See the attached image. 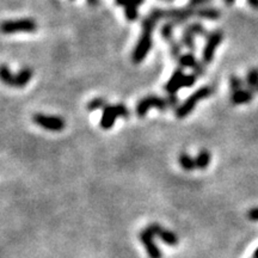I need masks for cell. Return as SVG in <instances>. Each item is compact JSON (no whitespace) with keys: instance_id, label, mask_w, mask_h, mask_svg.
<instances>
[{"instance_id":"17","label":"cell","mask_w":258,"mask_h":258,"mask_svg":"<svg viewBox=\"0 0 258 258\" xmlns=\"http://www.w3.org/2000/svg\"><path fill=\"white\" fill-rule=\"evenodd\" d=\"M182 31L191 34V35L194 36H202V37H207L209 34L207 33V30H206V28L199 22H193L184 25V28H183Z\"/></svg>"},{"instance_id":"14","label":"cell","mask_w":258,"mask_h":258,"mask_svg":"<svg viewBox=\"0 0 258 258\" xmlns=\"http://www.w3.org/2000/svg\"><path fill=\"white\" fill-rule=\"evenodd\" d=\"M220 16H221V12L216 7L201 6L196 7V10H195V17L207 19V21H216L220 18Z\"/></svg>"},{"instance_id":"30","label":"cell","mask_w":258,"mask_h":258,"mask_svg":"<svg viewBox=\"0 0 258 258\" xmlns=\"http://www.w3.org/2000/svg\"><path fill=\"white\" fill-rule=\"evenodd\" d=\"M212 0H189L188 5L191 7H201V6H205L206 4L211 2Z\"/></svg>"},{"instance_id":"15","label":"cell","mask_w":258,"mask_h":258,"mask_svg":"<svg viewBox=\"0 0 258 258\" xmlns=\"http://www.w3.org/2000/svg\"><path fill=\"white\" fill-rule=\"evenodd\" d=\"M145 2V0H128L125 5V16L129 22H135L139 17V6Z\"/></svg>"},{"instance_id":"22","label":"cell","mask_w":258,"mask_h":258,"mask_svg":"<svg viewBox=\"0 0 258 258\" xmlns=\"http://www.w3.org/2000/svg\"><path fill=\"white\" fill-rule=\"evenodd\" d=\"M245 84L248 85L249 88L254 90L255 92L258 91V68H251L246 73Z\"/></svg>"},{"instance_id":"4","label":"cell","mask_w":258,"mask_h":258,"mask_svg":"<svg viewBox=\"0 0 258 258\" xmlns=\"http://www.w3.org/2000/svg\"><path fill=\"white\" fill-rule=\"evenodd\" d=\"M152 31L142 30L141 36L137 41L133 53H131V61L134 64H140L145 60L147 54L150 53L152 45H153V40H152Z\"/></svg>"},{"instance_id":"20","label":"cell","mask_w":258,"mask_h":258,"mask_svg":"<svg viewBox=\"0 0 258 258\" xmlns=\"http://www.w3.org/2000/svg\"><path fill=\"white\" fill-rule=\"evenodd\" d=\"M174 27H176V25H174L173 23L170 22V21H166L164 24L160 27V30H159L160 36H162L163 40H165V41L168 43L170 42L171 40L174 39V37H173Z\"/></svg>"},{"instance_id":"33","label":"cell","mask_w":258,"mask_h":258,"mask_svg":"<svg viewBox=\"0 0 258 258\" xmlns=\"http://www.w3.org/2000/svg\"><path fill=\"white\" fill-rule=\"evenodd\" d=\"M128 0H114L115 5H117V6H125L126 4H127Z\"/></svg>"},{"instance_id":"29","label":"cell","mask_w":258,"mask_h":258,"mask_svg":"<svg viewBox=\"0 0 258 258\" xmlns=\"http://www.w3.org/2000/svg\"><path fill=\"white\" fill-rule=\"evenodd\" d=\"M197 80V76L195 73H190V74H185L184 78H183V83L182 86L183 87H191Z\"/></svg>"},{"instance_id":"25","label":"cell","mask_w":258,"mask_h":258,"mask_svg":"<svg viewBox=\"0 0 258 258\" xmlns=\"http://www.w3.org/2000/svg\"><path fill=\"white\" fill-rule=\"evenodd\" d=\"M169 47H170V55L172 59L177 60L180 55H182L183 44L180 43V41H177L176 39L171 40V41L169 42Z\"/></svg>"},{"instance_id":"31","label":"cell","mask_w":258,"mask_h":258,"mask_svg":"<svg viewBox=\"0 0 258 258\" xmlns=\"http://www.w3.org/2000/svg\"><path fill=\"white\" fill-rule=\"evenodd\" d=\"M248 217L249 220H251V221L258 222V207L251 208L250 211L248 212Z\"/></svg>"},{"instance_id":"23","label":"cell","mask_w":258,"mask_h":258,"mask_svg":"<svg viewBox=\"0 0 258 258\" xmlns=\"http://www.w3.org/2000/svg\"><path fill=\"white\" fill-rule=\"evenodd\" d=\"M0 77H1L2 83L7 86H13L14 87V77L12 72L10 71V68L6 65H1V70H0Z\"/></svg>"},{"instance_id":"27","label":"cell","mask_w":258,"mask_h":258,"mask_svg":"<svg viewBox=\"0 0 258 258\" xmlns=\"http://www.w3.org/2000/svg\"><path fill=\"white\" fill-rule=\"evenodd\" d=\"M115 109H116V113L119 115V117H122V119H129L130 116V111L129 109L126 107L123 103H117V104H114Z\"/></svg>"},{"instance_id":"11","label":"cell","mask_w":258,"mask_h":258,"mask_svg":"<svg viewBox=\"0 0 258 258\" xmlns=\"http://www.w3.org/2000/svg\"><path fill=\"white\" fill-rule=\"evenodd\" d=\"M184 71H183L182 67L176 68L172 73L171 78L168 80L164 86V90L165 92L168 94H172V93H177L180 88L183 87L182 83H183V78H184Z\"/></svg>"},{"instance_id":"9","label":"cell","mask_w":258,"mask_h":258,"mask_svg":"<svg viewBox=\"0 0 258 258\" xmlns=\"http://www.w3.org/2000/svg\"><path fill=\"white\" fill-rule=\"evenodd\" d=\"M177 64H178V67L190 68V70H193V73L196 74L197 77L203 76V74L206 73L205 64L199 61L194 53L182 54V55L177 59Z\"/></svg>"},{"instance_id":"8","label":"cell","mask_w":258,"mask_h":258,"mask_svg":"<svg viewBox=\"0 0 258 258\" xmlns=\"http://www.w3.org/2000/svg\"><path fill=\"white\" fill-rule=\"evenodd\" d=\"M140 242L145 248L146 254H147L148 258H163V252L160 251V249L158 248L156 240L154 238L156 236L153 234V232L150 228H145L140 232Z\"/></svg>"},{"instance_id":"16","label":"cell","mask_w":258,"mask_h":258,"mask_svg":"<svg viewBox=\"0 0 258 258\" xmlns=\"http://www.w3.org/2000/svg\"><path fill=\"white\" fill-rule=\"evenodd\" d=\"M33 78V70L30 67H23L14 77V87H24Z\"/></svg>"},{"instance_id":"26","label":"cell","mask_w":258,"mask_h":258,"mask_svg":"<svg viewBox=\"0 0 258 258\" xmlns=\"http://www.w3.org/2000/svg\"><path fill=\"white\" fill-rule=\"evenodd\" d=\"M244 84H245V82L238 76H232L231 78H229V88L232 90V93L242 90Z\"/></svg>"},{"instance_id":"3","label":"cell","mask_w":258,"mask_h":258,"mask_svg":"<svg viewBox=\"0 0 258 258\" xmlns=\"http://www.w3.org/2000/svg\"><path fill=\"white\" fill-rule=\"evenodd\" d=\"M223 40V33L220 29L213 30L212 33L208 34L206 37V44L202 50V62L205 65H209L214 60L215 51H216L217 45L222 42Z\"/></svg>"},{"instance_id":"18","label":"cell","mask_w":258,"mask_h":258,"mask_svg":"<svg viewBox=\"0 0 258 258\" xmlns=\"http://www.w3.org/2000/svg\"><path fill=\"white\" fill-rule=\"evenodd\" d=\"M195 160H196V169H199V170H206V169L208 168V165L211 164V160H212L211 152L203 148V150H201L199 153H197Z\"/></svg>"},{"instance_id":"28","label":"cell","mask_w":258,"mask_h":258,"mask_svg":"<svg viewBox=\"0 0 258 258\" xmlns=\"http://www.w3.org/2000/svg\"><path fill=\"white\" fill-rule=\"evenodd\" d=\"M166 102H168L169 109H174V110H177V108L180 105L179 98L178 96H177V93L168 94V97H166Z\"/></svg>"},{"instance_id":"19","label":"cell","mask_w":258,"mask_h":258,"mask_svg":"<svg viewBox=\"0 0 258 258\" xmlns=\"http://www.w3.org/2000/svg\"><path fill=\"white\" fill-rule=\"evenodd\" d=\"M178 163L180 168H182L184 171L190 172L196 169V160H195V158L191 157L190 154L185 153V152H183V153L179 154Z\"/></svg>"},{"instance_id":"1","label":"cell","mask_w":258,"mask_h":258,"mask_svg":"<svg viewBox=\"0 0 258 258\" xmlns=\"http://www.w3.org/2000/svg\"><path fill=\"white\" fill-rule=\"evenodd\" d=\"M212 93H213V87L209 85L202 86V87H200L199 90L195 91L191 96H189L188 98H186L178 108H177L176 110L177 119L182 120V119H185L186 116H189V115L193 113L194 109L196 108L197 103H199L200 100L211 97Z\"/></svg>"},{"instance_id":"10","label":"cell","mask_w":258,"mask_h":258,"mask_svg":"<svg viewBox=\"0 0 258 258\" xmlns=\"http://www.w3.org/2000/svg\"><path fill=\"white\" fill-rule=\"evenodd\" d=\"M148 228L153 232L154 236L159 238V239L162 240L164 244H166V245H169V246L178 245V243H179L178 236H177L174 232L163 227V226H160L159 223H151V225H148Z\"/></svg>"},{"instance_id":"32","label":"cell","mask_w":258,"mask_h":258,"mask_svg":"<svg viewBox=\"0 0 258 258\" xmlns=\"http://www.w3.org/2000/svg\"><path fill=\"white\" fill-rule=\"evenodd\" d=\"M234 1H236V0H225V4L226 5H233ZM248 2L252 8H255V10H258V0H248Z\"/></svg>"},{"instance_id":"2","label":"cell","mask_w":258,"mask_h":258,"mask_svg":"<svg viewBox=\"0 0 258 258\" xmlns=\"http://www.w3.org/2000/svg\"><path fill=\"white\" fill-rule=\"evenodd\" d=\"M151 108H156L159 111H166L169 109L166 98L157 96V94H148V96L143 97L136 104V115L140 119H142V117L146 116V114L148 113Z\"/></svg>"},{"instance_id":"21","label":"cell","mask_w":258,"mask_h":258,"mask_svg":"<svg viewBox=\"0 0 258 258\" xmlns=\"http://www.w3.org/2000/svg\"><path fill=\"white\" fill-rule=\"evenodd\" d=\"M180 43L183 44V47H185L186 49L190 50V53H196V42H195V36L191 35L189 33H184L182 31V36H180Z\"/></svg>"},{"instance_id":"7","label":"cell","mask_w":258,"mask_h":258,"mask_svg":"<svg viewBox=\"0 0 258 258\" xmlns=\"http://www.w3.org/2000/svg\"><path fill=\"white\" fill-rule=\"evenodd\" d=\"M33 121L39 127L50 131H61L66 127L65 120L59 116H49L44 114H35L33 116Z\"/></svg>"},{"instance_id":"5","label":"cell","mask_w":258,"mask_h":258,"mask_svg":"<svg viewBox=\"0 0 258 258\" xmlns=\"http://www.w3.org/2000/svg\"><path fill=\"white\" fill-rule=\"evenodd\" d=\"M1 30L4 34L35 33L37 30V24L31 18H23L18 19V21H5L1 24Z\"/></svg>"},{"instance_id":"35","label":"cell","mask_w":258,"mask_h":258,"mask_svg":"<svg viewBox=\"0 0 258 258\" xmlns=\"http://www.w3.org/2000/svg\"><path fill=\"white\" fill-rule=\"evenodd\" d=\"M252 258H258V248L256 249V250H255L254 255H252Z\"/></svg>"},{"instance_id":"24","label":"cell","mask_w":258,"mask_h":258,"mask_svg":"<svg viewBox=\"0 0 258 258\" xmlns=\"http://www.w3.org/2000/svg\"><path fill=\"white\" fill-rule=\"evenodd\" d=\"M108 105L107 99L103 98V97H96V98L91 99L87 103V110L88 111H96L99 109H104Z\"/></svg>"},{"instance_id":"13","label":"cell","mask_w":258,"mask_h":258,"mask_svg":"<svg viewBox=\"0 0 258 258\" xmlns=\"http://www.w3.org/2000/svg\"><path fill=\"white\" fill-rule=\"evenodd\" d=\"M255 91L251 88H242V90L237 91L231 94V103L234 105H242L250 103L254 99Z\"/></svg>"},{"instance_id":"6","label":"cell","mask_w":258,"mask_h":258,"mask_svg":"<svg viewBox=\"0 0 258 258\" xmlns=\"http://www.w3.org/2000/svg\"><path fill=\"white\" fill-rule=\"evenodd\" d=\"M196 8L191 6L165 8V21H170L174 25H184L191 17H195Z\"/></svg>"},{"instance_id":"36","label":"cell","mask_w":258,"mask_h":258,"mask_svg":"<svg viewBox=\"0 0 258 258\" xmlns=\"http://www.w3.org/2000/svg\"><path fill=\"white\" fill-rule=\"evenodd\" d=\"M166 1H173V0H166Z\"/></svg>"},{"instance_id":"12","label":"cell","mask_w":258,"mask_h":258,"mask_svg":"<svg viewBox=\"0 0 258 258\" xmlns=\"http://www.w3.org/2000/svg\"><path fill=\"white\" fill-rule=\"evenodd\" d=\"M119 117V115L116 113V109H115V105H107L104 109H103L102 117H100V122L99 126L102 129H111L114 127L115 121Z\"/></svg>"},{"instance_id":"34","label":"cell","mask_w":258,"mask_h":258,"mask_svg":"<svg viewBox=\"0 0 258 258\" xmlns=\"http://www.w3.org/2000/svg\"><path fill=\"white\" fill-rule=\"evenodd\" d=\"M87 1L88 5H91V6H97V5L99 4V0H86Z\"/></svg>"}]
</instances>
